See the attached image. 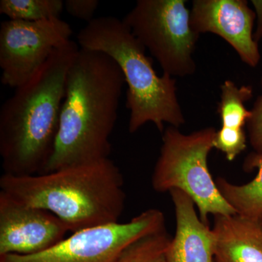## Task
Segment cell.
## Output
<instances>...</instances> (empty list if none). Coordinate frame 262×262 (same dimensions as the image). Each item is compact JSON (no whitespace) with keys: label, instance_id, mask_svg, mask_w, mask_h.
<instances>
[{"label":"cell","instance_id":"2e32d148","mask_svg":"<svg viewBox=\"0 0 262 262\" xmlns=\"http://www.w3.org/2000/svg\"><path fill=\"white\" fill-rule=\"evenodd\" d=\"M170 241L164 228L134 241L122 250L114 262H167Z\"/></svg>","mask_w":262,"mask_h":262},{"label":"cell","instance_id":"d6986e66","mask_svg":"<svg viewBox=\"0 0 262 262\" xmlns=\"http://www.w3.org/2000/svg\"><path fill=\"white\" fill-rule=\"evenodd\" d=\"M99 5L98 0H66L64 9L72 16L89 23Z\"/></svg>","mask_w":262,"mask_h":262},{"label":"cell","instance_id":"7402d4cb","mask_svg":"<svg viewBox=\"0 0 262 262\" xmlns=\"http://www.w3.org/2000/svg\"><path fill=\"white\" fill-rule=\"evenodd\" d=\"M213 262H214V261H213Z\"/></svg>","mask_w":262,"mask_h":262},{"label":"cell","instance_id":"5bb4252c","mask_svg":"<svg viewBox=\"0 0 262 262\" xmlns=\"http://www.w3.org/2000/svg\"><path fill=\"white\" fill-rule=\"evenodd\" d=\"M221 91L218 113L222 127L244 129L251 115L245 103L252 98V88L247 85L238 88L232 81L227 80L221 86Z\"/></svg>","mask_w":262,"mask_h":262},{"label":"cell","instance_id":"52a82bcc","mask_svg":"<svg viewBox=\"0 0 262 262\" xmlns=\"http://www.w3.org/2000/svg\"><path fill=\"white\" fill-rule=\"evenodd\" d=\"M165 225L163 212L151 208L126 223L117 222L74 232L42 252L0 256V262H114L124 248L165 228Z\"/></svg>","mask_w":262,"mask_h":262},{"label":"cell","instance_id":"9a60e30c","mask_svg":"<svg viewBox=\"0 0 262 262\" xmlns=\"http://www.w3.org/2000/svg\"><path fill=\"white\" fill-rule=\"evenodd\" d=\"M64 9L62 0H1L0 13L10 20L36 22L60 18Z\"/></svg>","mask_w":262,"mask_h":262},{"label":"cell","instance_id":"e0dca14e","mask_svg":"<svg viewBox=\"0 0 262 262\" xmlns=\"http://www.w3.org/2000/svg\"><path fill=\"white\" fill-rule=\"evenodd\" d=\"M213 148L225 155L229 161H233L246 148V136L244 129L222 127L215 133Z\"/></svg>","mask_w":262,"mask_h":262},{"label":"cell","instance_id":"3957f363","mask_svg":"<svg viewBox=\"0 0 262 262\" xmlns=\"http://www.w3.org/2000/svg\"><path fill=\"white\" fill-rule=\"evenodd\" d=\"M123 186L121 171L110 158L51 173H3L0 178V192L51 212L73 233L119 222L126 199Z\"/></svg>","mask_w":262,"mask_h":262},{"label":"cell","instance_id":"6da1fadb","mask_svg":"<svg viewBox=\"0 0 262 262\" xmlns=\"http://www.w3.org/2000/svg\"><path fill=\"white\" fill-rule=\"evenodd\" d=\"M125 83L111 57L80 48L67 73L54 152L43 173L110 158Z\"/></svg>","mask_w":262,"mask_h":262},{"label":"cell","instance_id":"ffe728a7","mask_svg":"<svg viewBox=\"0 0 262 262\" xmlns=\"http://www.w3.org/2000/svg\"><path fill=\"white\" fill-rule=\"evenodd\" d=\"M252 4L256 9L258 16L257 29L253 35L255 41L258 43L262 38V0H253Z\"/></svg>","mask_w":262,"mask_h":262},{"label":"cell","instance_id":"5b68a950","mask_svg":"<svg viewBox=\"0 0 262 262\" xmlns=\"http://www.w3.org/2000/svg\"><path fill=\"white\" fill-rule=\"evenodd\" d=\"M216 130L213 127L183 134L169 126L163 132V144L155 164L151 186L157 192L179 189L194 202L203 223L209 215H234L212 178L208 158L213 148Z\"/></svg>","mask_w":262,"mask_h":262},{"label":"cell","instance_id":"4fadbf2b","mask_svg":"<svg viewBox=\"0 0 262 262\" xmlns=\"http://www.w3.org/2000/svg\"><path fill=\"white\" fill-rule=\"evenodd\" d=\"M258 169L256 177L247 184L237 185L218 177L215 182L226 201L237 214L253 219H262V154L253 152L245 160L246 172Z\"/></svg>","mask_w":262,"mask_h":262},{"label":"cell","instance_id":"9c48e42d","mask_svg":"<svg viewBox=\"0 0 262 262\" xmlns=\"http://www.w3.org/2000/svg\"><path fill=\"white\" fill-rule=\"evenodd\" d=\"M70 232L56 215L0 192V256L32 255L61 243Z\"/></svg>","mask_w":262,"mask_h":262},{"label":"cell","instance_id":"8fae6325","mask_svg":"<svg viewBox=\"0 0 262 262\" xmlns=\"http://www.w3.org/2000/svg\"><path fill=\"white\" fill-rule=\"evenodd\" d=\"M175 209L176 233L167 251V262H213L214 238L209 225L196 213L192 200L182 191L170 192Z\"/></svg>","mask_w":262,"mask_h":262},{"label":"cell","instance_id":"44dd1931","mask_svg":"<svg viewBox=\"0 0 262 262\" xmlns=\"http://www.w3.org/2000/svg\"><path fill=\"white\" fill-rule=\"evenodd\" d=\"M261 83H262V80H261Z\"/></svg>","mask_w":262,"mask_h":262},{"label":"cell","instance_id":"ac0fdd59","mask_svg":"<svg viewBox=\"0 0 262 262\" xmlns=\"http://www.w3.org/2000/svg\"><path fill=\"white\" fill-rule=\"evenodd\" d=\"M251 113V117L246 124L250 144L254 152L262 154V94L256 99Z\"/></svg>","mask_w":262,"mask_h":262},{"label":"cell","instance_id":"277c9868","mask_svg":"<svg viewBox=\"0 0 262 262\" xmlns=\"http://www.w3.org/2000/svg\"><path fill=\"white\" fill-rule=\"evenodd\" d=\"M77 39L82 49L105 53L121 69L127 84L130 134L147 122L162 133L165 123L177 128L185 123L175 79L167 74L158 75L146 48L123 20L114 16L95 18L81 29Z\"/></svg>","mask_w":262,"mask_h":262},{"label":"cell","instance_id":"ba28073f","mask_svg":"<svg viewBox=\"0 0 262 262\" xmlns=\"http://www.w3.org/2000/svg\"><path fill=\"white\" fill-rule=\"evenodd\" d=\"M72 29L61 18L5 20L0 25L1 82L17 89L35 75L55 50L70 40Z\"/></svg>","mask_w":262,"mask_h":262},{"label":"cell","instance_id":"30bf717a","mask_svg":"<svg viewBox=\"0 0 262 262\" xmlns=\"http://www.w3.org/2000/svg\"><path fill=\"white\" fill-rule=\"evenodd\" d=\"M255 18L256 13L245 0H194L190 10L194 32L220 36L251 67H256L261 58L253 35Z\"/></svg>","mask_w":262,"mask_h":262},{"label":"cell","instance_id":"8992f818","mask_svg":"<svg viewBox=\"0 0 262 262\" xmlns=\"http://www.w3.org/2000/svg\"><path fill=\"white\" fill-rule=\"evenodd\" d=\"M185 0H139L122 19L163 74L187 77L194 74L193 53L200 34L191 27Z\"/></svg>","mask_w":262,"mask_h":262},{"label":"cell","instance_id":"7a4b0ae2","mask_svg":"<svg viewBox=\"0 0 262 262\" xmlns=\"http://www.w3.org/2000/svg\"><path fill=\"white\" fill-rule=\"evenodd\" d=\"M80 47L70 39L0 110V157L5 174L15 177L44 173L53 152L67 75Z\"/></svg>","mask_w":262,"mask_h":262},{"label":"cell","instance_id":"7c38bea8","mask_svg":"<svg viewBox=\"0 0 262 262\" xmlns=\"http://www.w3.org/2000/svg\"><path fill=\"white\" fill-rule=\"evenodd\" d=\"M214 262H262V219L215 215Z\"/></svg>","mask_w":262,"mask_h":262}]
</instances>
